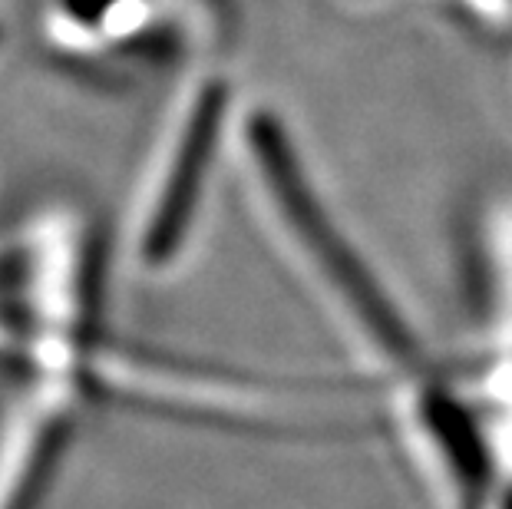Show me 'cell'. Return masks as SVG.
<instances>
[{
    "label": "cell",
    "mask_w": 512,
    "mask_h": 509,
    "mask_svg": "<svg viewBox=\"0 0 512 509\" xmlns=\"http://www.w3.org/2000/svg\"><path fill=\"white\" fill-rule=\"evenodd\" d=\"M17 384L0 400V509H37L86 397L90 367L50 357L10 364Z\"/></svg>",
    "instance_id": "2"
},
{
    "label": "cell",
    "mask_w": 512,
    "mask_h": 509,
    "mask_svg": "<svg viewBox=\"0 0 512 509\" xmlns=\"http://www.w3.org/2000/svg\"><path fill=\"white\" fill-rule=\"evenodd\" d=\"M248 143H252L271 199L278 205V215L285 219L301 252L311 258L314 275L328 288L331 301L351 324V331L364 341V351L380 367H387L390 394H384V404L427 384L430 374L423 367L417 334L410 331L394 301L384 295L377 278L367 272L354 248L344 242L341 229L331 222L318 192L304 179L285 129L271 116H255L248 126Z\"/></svg>",
    "instance_id": "1"
},
{
    "label": "cell",
    "mask_w": 512,
    "mask_h": 509,
    "mask_svg": "<svg viewBox=\"0 0 512 509\" xmlns=\"http://www.w3.org/2000/svg\"><path fill=\"white\" fill-rule=\"evenodd\" d=\"M225 116V86L209 83L195 96L189 116H185L179 146L162 176V189L152 205V219L143 232V255L149 265H166L179 252L189 235L195 205H199L202 182L219 146V129Z\"/></svg>",
    "instance_id": "3"
}]
</instances>
